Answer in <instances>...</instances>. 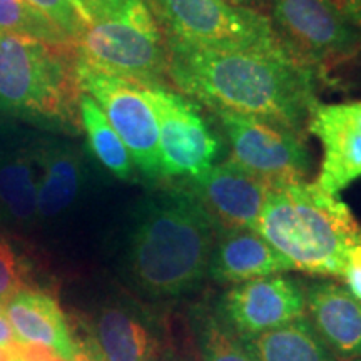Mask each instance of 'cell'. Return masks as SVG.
<instances>
[{
  "label": "cell",
  "instance_id": "cell-1",
  "mask_svg": "<svg viewBox=\"0 0 361 361\" xmlns=\"http://www.w3.org/2000/svg\"><path fill=\"white\" fill-rule=\"evenodd\" d=\"M168 82L209 112L258 117L306 135L316 72L288 52L207 51L166 40Z\"/></svg>",
  "mask_w": 361,
  "mask_h": 361
},
{
  "label": "cell",
  "instance_id": "cell-2",
  "mask_svg": "<svg viewBox=\"0 0 361 361\" xmlns=\"http://www.w3.org/2000/svg\"><path fill=\"white\" fill-rule=\"evenodd\" d=\"M213 219L180 180H169L139 204L126 243L129 281L149 300L191 295L207 278L216 239Z\"/></svg>",
  "mask_w": 361,
  "mask_h": 361
},
{
  "label": "cell",
  "instance_id": "cell-3",
  "mask_svg": "<svg viewBox=\"0 0 361 361\" xmlns=\"http://www.w3.org/2000/svg\"><path fill=\"white\" fill-rule=\"evenodd\" d=\"M256 231L296 271L313 276L341 278L350 250L361 245L350 207L310 180L271 186Z\"/></svg>",
  "mask_w": 361,
  "mask_h": 361
},
{
  "label": "cell",
  "instance_id": "cell-4",
  "mask_svg": "<svg viewBox=\"0 0 361 361\" xmlns=\"http://www.w3.org/2000/svg\"><path fill=\"white\" fill-rule=\"evenodd\" d=\"M80 94L72 45L0 32V109L74 130Z\"/></svg>",
  "mask_w": 361,
  "mask_h": 361
},
{
  "label": "cell",
  "instance_id": "cell-5",
  "mask_svg": "<svg viewBox=\"0 0 361 361\" xmlns=\"http://www.w3.org/2000/svg\"><path fill=\"white\" fill-rule=\"evenodd\" d=\"M79 61L142 85L168 82V45L151 0H84Z\"/></svg>",
  "mask_w": 361,
  "mask_h": 361
},
{
  "label": "cell",
  "instance_id": "cell-6",
  "mask_svg": "<svg viewBox=\"0 0 361 361\" xmlns=\"http://www.w3.org/2000/svg\"><path fill=\"white\" fill-rule=\"evenodd\" d=\"M151 6L171 42L207 51L288 52L264 12L234 0H151Z\"/></svg>",
  "mask_w": 361,
  "mask_h": 361
},
{
  "label": "cell",
  "instance_id": "cell-7",
  "mask_svg": "<svg viewBox=\"0 0 361 361\" xmlns=\"http://www.w3.org/2000/svg\"><path fill=\"white\" fill-rule=\"evenodd\" d=\"M144 90L156 112L162 180L196 178L218 164L224 137L213 116H204V107L169 84L144 85Z\"/></svg>",
  "mask_w": 361,
  "mask_h": 361
},
{
  "label": "cell",
  "instance_id": "cell-8",
  "mask_svg": "<svg viewBox=\"0 0 361 361\" xmlns=\"http://www.w3.org/2000/svg\"><path fill=\"white\" fill-rule=\"evenodd\" d=\"M266 16L288 54L316 74L361 51V30L326 0H269Z\"/></svg>",
  "mask_w": 361,
  "mask_h": 361
},
{
  "label": "cell",
  "instance_id": "cell-9",
  "mask_svg": "<svg viewBox=\"0 0 361 361\" xmlns=\"http://www.w3.org/2000/svg\"><path fill=\"white\" fill-rule=\"evenodd\" d=\"M209 114L228 142L229 159L247 173L269 186L310 179L314 164L306 135L258 117L226 111Z\"/></svg>",
  "mask_w": 361,
  "mask_h": 361
},
{
  "label": "cell",
  "instance_id": "cell-10",
  "mask_svg": "<svg viewBox=\"0 0 361 361\" xmlns=\"http://www.w3.org/2000/svg\"><path fill=\"white\" fill-rule=\"evenodd\" d=\"M79 87L101 107L128 147L134 168L151 183H162L156 112L144 85L94 69L78 59Z\"/></svg>",
  "mask_w": 361,
  "mask_h": 361
},
{
  "label": "cell",
  "instance_id": "cell-11",
  "mask_svg": "<svg viewBox=\"0 0 361 361\" xmlns=\"http://www.w3.org/2000/svg\"><path fill=\"white\" fill-rule=\"evenodd\" d=\"M214 310L239 338L247 340L305 318V286L286 274L251 279L229 286Z\"/></svg>",
  "mask_w": 361,
  "mask_h": 361
},
{
  "label": "cell",
  "instance_id": "cell-12",
  "mask_svg": "<svg viewBox=\"0 0 361 361\" xmlns=\"http://www.w3.org/2000/svg\"><path fill=\"white\" fill-rule=\"evenodd\" d=\"M85 345L102 361H164L169 355L159 319L129 300L99 306L89 319Z\"/></svg>",
  "mask_w": 361,
  "mask_h": 361
},
{
  "label": "cell",
  "instance_id": "cell-13",
  "mask_svg": "<svg viewBox=\"0 0 361 361\" xmlns=\"http://www.w3.org/2000/svg\"><path fill=\"white\" fill-rule=\"evenodd\" d=\"M180 183L213 219L216 231H256L271 188L266 180L247 173L229 157L219 161L206 173L191 179H183Z\"/></svg>",
  "mask_w": 361,
  "mask_h": 361
},
{
  "label": "cell",
  "instance_id": "cell-14",
  "mask_svg": "<svg viewBox=\"0 0 361 361\" xmlns=\"http://www.w3.org/2000/svg\"><path fill=\"white\" fill-rule=\"evenodd\" d=\"M308 133L322 144L314 183L331 196L361 178V101L318 104Z\"/></svg>",
  "mask_w": 361,
  "mask_h": 361
},
{
  "label": "cell",
  "instance_id": "cell-15",
  "mask_svg": "<svg viewBox=\"0 0 361 361\" xmlns=\"http://www.w3.org/2000/svg\"><path fill=\"white\" fill-rule=\"evenodd\" d=\"M306 318L338 360L361 358V301L335 281L305 286Z\"/></svg>",
  "mask_w": 361,
  "mask_h": 361
},
{
  "label": "cell",
  "instance_id": "cell-16",
  "mask_svg": "<svg viewBox=\"0 0 361 361\" xmlns=\"http://www.w3.org/2000/svg\"><path fill=\"white\" fill-rule=\"evenodd\" d=\"M293 264L255 229L218 231L211 251L207 278L224 286L286 274Z\"/></svg>",
  "mask_w": 361,
  "mask_h": 361
},
{
  "label": "cell",
  "instance_id": "cell-17",
  "mask_svg": "<svg viewBox=\"0 0 361 361\" xmlns=\"http://www.w3.org/2000/svg\"><path fill=\"white\" fill-rule=\"evenodd\" d=\"M4 311L17 343L44 346L66 361H72L78 355L79 345L72 336L64 311L49 293L30 288L12 298Z\"/></svg>",
  "mask_w": 361,
  "mask_h": 361
},
{
  "label": "cell",
  "instance_id": "cell-18",
  "mask_svg": "<svg viewBox=\"0 0 361 361\" xmlns=\"http://www.w3.org/2000/svg\"><path fill=\"white\" fill-rule=\"evenodd\" d=\"M34 157L39 218H56L78 200L84 183L82 156L71 144L47 141L34 149Z\"/></svg>",
  "mask_w": 361,
  "mask_h": 361
},
{
  "label": "cell",
  "instance_id": "cell-19",
  "mask_svg": "<svg viewBox=\"0 0 361 361\" xmlns=\"http://www.w3.org/2000/svg\"><path fill=\"white\" fill-rule=\"evenodd\" d=\"M37 213V164L34 149L0 157V221L30 226Z\"/></svg>",
  "mask_w": 361,
  "mask_h": 361
},
{
  "label": "cell",
  "instance_id": "cell-20",
  "mask_svg": "<svg viewBox=\"0 0 361 361\" xmlns=\"http://www.w3.org/2000/svg\"><path fill=\"white\" fill-rule=\"evenodd\" d=\"M243 341L256 361H340L306 316Z\"/></svg>",
  "mask_w": 361,
  "mask_h": 361
},
{
  "label": "cell",
  "instance_id": "cell-21",
  "mask_svg": "<svg viewBox=\"0 0 361 361\" xmlns=\"http://www.w3.org/2000/svg\"><path fill=\"white\" fill-rule=\"evenodd\" d=\"M79 119L97 161L117 179H133L135 168L128 147L112 129L101 107L85 92L79 99Z\"/></svg>",
  "mask_w": 361,
  "mask_h": 361
},
{
  "label": "cell",
  "instance_id": "cell-22",
  "mask_svg": "<svg viewBox=\"0 0 361 361\" xmlns=\"http://www.w3.org/2000/svg\"><path fill=\"white\" fill-rule=\"evenodd\" d=\"M191 326L200 361H256L214 308L194 310Z\"/></svg>",
  "mask_w": 361,
  "mask_h": 361
},
{
  "label": "cell",
  "instance_id": "cell-23",
  "mask_svg": "<svg viewBox=\"0 0 361 361\" xmlns=\"http://www.w3.org/2000/svg\"><path fill=\"white\" fill-rule=\"evenodd\" d=\"M0 32L30 35L45 42L74 47L56 25L24 0H0Z\"/></svg>",
  "mask_w": 361,
  "mask_h": 361
},
{
  "label": "cell",
  "instance_id": "cell-24",
  "mask_svg": "<svg viewBox=\"0 0 361 361\" xmlns=\"http://www.w3.org/2000/svg\"><path fill=\"white\" fill-rule=\"evenodd\" d=\"M24 2L42 13L75 47V42L85 27V19L74 0H24Z\"/></svg>",
  "mask_w": 361,
  "mask_h": 361
},
{
  "label": "cell",
  "instance_id": "cell-25",
  "mask_svg": "<svg viewBox=\"0 0 361 361\" xmlns=\"http://www.w3.org/2000/svg\"><path fill=\"white\" fill-rule=\"evenodd\" d=\"M25 290H30L27 266L11 243L0 239V308Z\"/></svg>",
  "mask_w": 361,
  "mask_h": 361
},
{
  "label": "cell",
  "instance_id": "cell-26",
  "mask_svg": "<svg viewBox=\"0 0 361 361\" xmlns=\"http://www.w3.org/2000/svg\"><path fill=\"white\" fill-rule=\"evenodd\" d=\"M341 278L345 279L346 288L351 295L361 301V245L350 250Z\"/></svg>",
  "mask_w": 361,
  "mask_h": 361
},
{
  "label": "cell",
  "instance_id": "cell-27",
  "mask_svg": "<svg viewBox=\"0 0 361 361\" xmlns=\"http://www.w3.org/2000/svg\"><path fill=\"white\" fill-rule=\"evenodd\" d=\"M326 2L361 30V0H326Z\"/></svg>",
  "mask_w": 361,
  "mask_h": 361
},
{
  "label": "cell",
  "instance_id": "cell-28",
  "mask_svg": "<svg viewBox=\"0 0 361 361\" xmlns=\"http://www.w3.org/2000/svg\"><path fill=\"white\" fill-rule=\"evenodd\" d=\"M17 345V338L13 335V329L8 323V318L4 308H0V346Z\"/></svg>",
  "mask_w": 361,
  "mask_h": 361
},
{
  "label": "cell",
  "instance_id": "cell-29",
  "mask_svg": "<svg viewBox=\"0 0 361 361\" xmlns=\"http://www.w3.org/2000/svg\"><path fill=\"white\" fill-rule=\"evenodd\" d=\"M72 361H96V355H94V351L87 345H79L78 355L74 356Z\"/></svg>",
  "mask_w": 361,
  "mask_h": 361
},
{
  "label": "cell",
  "instance_id": "cell-30",
  "mask_svg": "<svg viewBox=\"0 0 361 361\" xmlns=\"http://www.w3.org/2000/svg\"><path fill=\"white\" fill-rule=\"evenodd\" d=\"M0 361H17L16 345H13V346H0Z\"/></svg>",
  "mask_w": 361,
  "mask_h": 361
},
{
  "label": "cell",
  "instance_id": "cell-31",
  "mask_svg": "<svg viewBox=\"0 0 361 361\" xmlns=\"http://www.w3.org/2000/svg\"><path fill=\"white\" fill-rule=\"evenodd\" d=\"M234 2L239 4V6H246V7L256 8L255 6H258V4L263 2V0H234Z\"/></svg>",
  "mask_w": 361,
  "mask_h": 361
},
{
  "label": "cell",
  "instance_id": "cell-32",
  "mask_svg": "<svg viewBox=\"0 0 361 361\" xmlns=\"http://www.w3.org/2000/svg\"><path fill=\"white\" fill-rule=\"evenodd\" d=\"M74 2H75V4H78V6H79V8H80V12H82V16H84V19H85V13H84V7H82V2H84V0H74Z\"/></svg>",
  "mask_w": 361,
  "mask_h": 361
},
{
  "label": "cell",
  "instance_id": "cell-33",
  "mask_svg": "<svg viewBox=\"0 0 361 361\" xmlns=\"http://www.w3.org/2000/svg\"><path fill=\"white\" fill-rule=\"evenodd\" d=\"M94 355H96V353H94ZM96 361H102V360H101V358H99V356L96 355Z\"/></svg>",
  "mask_w": 361,
  "mask_h": 361
},
{
  "label": "cell",
  "instance_id": "cell-34",
  "mask_svg": "<svg viewBox=\"0 0 361 361\" xmlns=\"http://www.w3.org/2000/svg\"><path fill=\"white\" fill-rule=\"evenodd\" d=\"M348 361H361V358H356V360H348Z\"/></svg>",
  "mask_w": 361,
  "mask_h": 361
},
{
  "label": "cell",
  "instance_id": "cell-35",
  "mask_svg": "<svg viewBox=\"0 0 361 361\" xmlns=\"http://www.w3.org/2000/svg\"><path fill=\"white\" fill-rule=\"evenodd\" d=\"M16 353H17V351H16ZM17 361H20V360H19V356H17Z\"/></svg>",
  "mask_w": 361,
  "mask_h": 361
},
{
  "label": "cell",
  "instance_id": "cell-36",
  "mask_svg": "<svg viewBox=\"0 0 361 361\" xmlns=\"http://www.w3.org/2000/svg\"><path fill=\"white\" fill-rule=\"evenodd\" d=\"M164 361H173V360H169V358H168V360H164Z\"/></svg>",
  "mask_w": 361,
  "mask_h": 361
}]
</instances>
